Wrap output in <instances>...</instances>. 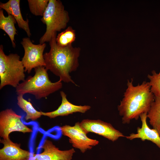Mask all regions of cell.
Masks as SVG:
<instances>
[{
    "label": "cell",
    "mask_w": 160,
    "mask_h": 160,
    "mask_svg": "<svg viewBox=\"0 0 160 160\" xmlns=\"http://www.w3.org/2000/svg\"><path fill=\"white\" fill-rule=\"evenodd\" d=\"M56 36L55 33L49 42V51L44 54L45 67L47 71L49 70L59 76L62 81L71 83L78 86L71 79L70 73L76 71L79 65V58L81 49L74 47L72 45L60 47L57 44Z\"/></svg>",
    "instance_id": "cell-1"
},
{
    "label": "cell",
    "mask_w": 160,
    "mask_h": 160,
    "mask_svg": "<svg viewBox=\"0 0 160 160\" xmlns=\"http://www.w3.org/2000/svg\"><path fill=\"white\" fill-rule=\"evenodd\" d=\"M133 79L127 80V88L117 107L123 124H129L133 119L137 120L140 116L147 113L154 99L148 82L143 81L134 86Z\"/></svg>",
    "instance_id": "cell-2"
},
{
    "label": "cell",
    "mask_w": 160,
    "mask_h": 160,
    "mask_svg": "<svg viewBox=\"0 0 160 160\" xmlns=\"http://www.w3.org/2000/svg\"><path fill=\"white\" fill-rule=\"evenodd\" d=\"M34 71L33 76H28L16 88L18 95L28 93L33 95L36 99L46 98L62 88V81L60 80L55 82L50 80L47 70L44 66L37 67Z\"/></svg>",
    "instance_id": "cell-3"
},
{
    "label": "cell",
    "mask_w": 160,
    "mask_h": 160,
    "mask_svg": "<svg viewBox=\"0 0 160 160\" xmlns=\"http://www.w3.org/2000/svg\"><path fill=\"white\" fill-rule=\"evenodd\" d=\"M70 17L68 12L65 9L62 2L58 0H49V2L41 20L46 24V31L39 40V44L49 42L57 32L65 29Z\"/></svg>",
    "instance_id": "cell-4"
},
{
    "label": "cell",
    "mask_w": 160,
    "mask_h": 160,
    "mask_svg": "<svg viewBox=\"0 0 160 160\" xmlns=\"http://www.w3.org/2000/svg\"><path fill=\"white\" fill-rule=\"evenodd\" d=\"M25 68L17 54H5L2 45L0 46V89L7 85L16 88L25 79Z\"/></svg>",
    "instance_id": "cell-5"
},
{
    "label": "cell",
    "mask_w": 160,
    "mask_h": 160,
    "mask_svg": "<svg viewBox=\"0 0 160 160\" xmlns=\"http://www.w3.org/2000/svg\"><path fill=\"white\" fill-rule=\"evenodd\" d=\"M62 134L69 138V143L75 148L79 149L82 153L91 149L97 145L99 141L89 138L87 134L78 122L73 126L65 125L60 128Z\"/></svg>",
    "instance_id": "cell-6"
},
{
    "label": "cell",
    "mask_w": 160,
    "mask_h": 160,
    "mask_svg": "<svg viewBox=\"0 0 160 160\" xmlns=\"http://www.w3.org/2000/svg\"><path fill=\"white\" fill-rule=\"evenodd\" d=\"M24 50L21 60L25 72L30 73L33 68L39 66H45L43 52L46 46L45 43L35 44L28 37L23 39L21 42Z\"/></svg>",
    "instance_id": "cell-7"
},
{
    "label": "cell",
    "mask_w": 160,
    "mask_h": 160,
    "mask_svg": "<svg viewBox=\"0 0 160 160\" xmlns=\"http://www.w3.org/2000/svg\"><path fill=\"white\" fill-rule=\"evenodd\" d=\"M21 116L17 114L12 108H7L0 112V136L3 139L9 137L14 132L23 133H31L32 130L21 121Z\"/></svg>",
    "instance_id": "cell-8"
},
{
    "label": "cell",
    "mask_w": 160,
    "mask_h": 160,
    "mask_svg": "<svg viewBox=\"0 0 160 160\" xmlns=\"http://www.w3.org/2000/svg\"><path fill=\"white\" fill-rule=\"evenodd\" d=\"M80 124L87 134L91 132L100 135L113 142L125 136L110 123L100 119H84Z\"/></svg>",
    "instance_id": "cell-9"
},
{
    "label": "cell",
    "mask_w": 160,
    "mask_h": 160,
    "mask_svg": "<svg viewBox=\"0 0 160 160\" xmlns=\"http://www.w3.org/2000/svg\"><path fill=\"white\" fill-rule=\"evenodd\" d=\"M41 148L43 151L37 155L34 160H71L75 152L73 148L61 150L48 139L44 141Z\"/></svg>",
    "instance_id": "cell-10"
},
{
    "label": "cell",
    "mask_w": 160,
    "mask_h": 160,
    "mask_svg": "<svg viewBox=\"0 0 160 160\" xmlns=\"http://www.w3.org/2000/svg\"><path fill=\"white\" fill-rule=\"evenodd\" d=\"M3 145L0 149V160H29L30 153L20 148V144L12 142L9 137L0 139Z\"/></svg>",
    "instance_id": "cell-11"
},
{
    "label": "cell",
    "mask_w": 160,
    "mask_h": 160,
    "mask_svg": "<svg viewBox=\"0 0 160 160\" xmlns=\"http://www.w3.org/2000/svg\"><path fill=\"white\" fill-rule=\"evenodd\" d=\"M62 98L61 103L56 110L49 112L41 111L42 116H47L50 119L55 118L59 116H65L75 113H85L91 108L89 105H78L70 102L67 99V95L63 91L60 92Z\"/></svg>",
    "instance_id": "cell-12"
},
{
    "label": "cell",
    "mask_w": 160,
    "mask_h": 160,
    "mask_svg": "<svg viewBox=\"0 0 160 160\" xmlns=\"http://www.w3.org/2000/svg\"><path fill=\"white\" fill-rule=\"evenodd\" d=\"M140 117L142 122L141 127H137L136 133H132L128 136H125V137L130 140L140 138L143 141H150L160 148V135L156 130L151 129L148 126L147 122V113L141 114Z\"/></svg>",
    "instance_id": "cell-13"
},
{
    "label": "cell",
    "mask_w": 160,
    "mask_h": 160,
    "mask_svg": "<svg viewBox=\"0 0 160 160\" xmlns=\"http://www.w3.org/2000/svg\"><path fill=\"white\" fill-rule=\"evenodd\" d=\"M20 0H9L6 3L0 2L1 9L4 10L8 14L13 16L16 20L19 28L23 30L28 37L31 35L29 27V20H24L22 16L20 7Z\"/></svg>",
    "instance_id": "cell-14"
},
{
    "label": "cell",
    "mask_w": 160,
    "mask_h": 160,
    "mask_svg": "<svg viewBox=\"0 0 160 160\" xmlns=\"http://www.w3.org/2000/svg\"><path fill=\"white\" fill-rule=\"evenodd\" d=\"M14 17L8 14L5 17L2 9L0 10V28L7 33L12 43V46L15 48L16 44L15 42V36L17 34V30L15 24L17 23Z\"/></svg>",
    "instance_id": "cell-15"
},
{
    "label": "cell",
    "mask_w": 160,
    "mask_h": 160,
    "mask_svg": "<svg viewBox=\"0 0 160 160\" xmlns=\"http://www.w3.org/2000/svg\"><path fill=\"white\" fill-rule=\"evenodd\" d=\"M17 99L18 105L26 113L25 117L26 121L30 119L33 121H35L42 116L41 111L36 110L30 101L24 98L23 95H18Z\"/></svg>",
    "instance_id": "cell-16"
},
{
    "label": "cell",
    "mask_w": 160,
    "mask_h": 160,
    "mask_svg": "<svg viewBox=\"0 0 160 160\" xmlns=\"http://www.w3.org/2000/svg\"><path fill=\"white\" fill-rule=\"evenodd\" d=\"M147 117L151 125L160 135V97H154Z\"/></svg>",
    "instance_id": "cell-17"
},
{
    "label": "cell",
    "mask_w": 160,
    "mask_h": 160,
    "mask_svg": "<svg viewBox=\"0 0 160 160\" xmlns=\"http://www.w3.org/2000/svg\"><path fill=\"white\" fill-rule=\"evenodd\" d=\"M76 39L75 30L72 27L69 26L57 36L56 40L58 45L65 47L72 45Z\"/></svg>",
    "instance_id": "cell-18"
},
{
    "label": "cell",
    "mask_w": 160,
    "mask_h": 160,
    "mask_svg": "<svg viewBox=\"0 0 160 160\" xmlns=\"http://www.w3.org/2000/svg\"><path fill=\"white\" fill-rule=\"evenodd\" d=\"M31 12L35 16L42 17L47 6L49 0H28Z\"/></svg>",
    "instance_id": "cell-19"
},
{
    "label": "cell",
    "mask_w": 160,
    "mask_h": 160,
    "mask_svg": "<svg viewBox=\"0 0 160 160\" xmlns=\"http://www.w3.org/2000/svg\"><path fill=\"white\" fill-rule=\"evenodd\" d=\"M148 78L151 92L154 97H160V76L153 70L151 74H148Z\"/></svg>",
    "instance_id": "cell-20"
},
{
    "label": "cell",
    "mask_w": 160,
    "mask_h": 160,
    "mask_svg": "<svg viewBox=\"0 0 160 160\" xmlns=\"http://www.w3.org/2000/svg\"><path fill=\"white\" fill-rule=\"evenodd\" d=\"M159 74V75L160 76V71L158 73Z\"/></svg>",
    "instance_id": "cell-21"
}]
</instances>
